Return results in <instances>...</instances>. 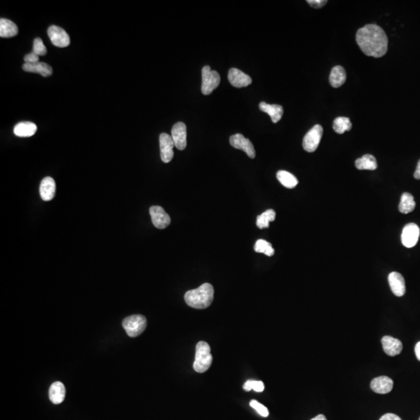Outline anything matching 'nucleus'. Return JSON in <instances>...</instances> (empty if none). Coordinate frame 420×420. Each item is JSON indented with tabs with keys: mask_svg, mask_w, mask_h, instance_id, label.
I'll return each instance as SVG.
<instances>
[{
	"mask_svg": "<svg viewBox=\"0 0 420 420\" xmlns=\"http://www.w3.org/2000/svg\"><path fill=\"white\" fill-rule=\"evenodd\" d=\"M356 40L362 52L367 56L381 58L388 51V37L377 24H367L359 29Z\"/></svg>",
	"mask_w": 420,
	"mask_h": 420,
	"instance_id": "nucleus-1",
	"label": "nucleus"
},
{
	"mask_svg": "<svg viewBox=\"0 0 420 420\" xmlns=\"http://www.w3.org/2000/svg\"><path fill=\"white\" fill-rule=\"evenodd\" d=\"M214 298V289L210 283H204L199 288L189 290L185 295V302L191 308L205 309L209 308Z\"/></svg>",
	"mask_w": 420,
	"mask_h": 420,
	"instance_id": "nucleus-2",
	"label": "nucleus"
},
{
	"mask_svg": "<svg viewBox=\"0 0 420 420\" xmlns=\"http://www.w3.org/2000/svg\"><path fill=\"white\" fill-rule=\"evenodd\" d=\"M212 362L211 349L207 342H201L196 345V358L193 368L197 373H204L210 369Z\"/></svg>",
	"mask_w": 420,
	"mask_h": 420,
	"instance_id": "nucleus-3",
	"label": "nucleus"
},
{
	"mask_svg": "<svg viewBox=\"0 0 420 420\" xmlns=\"http://www.w3.org/2000/svg\"><path fill=\"white\" fill-rule=\"evenodd\" d=\"M147 320L143 315H135L123 320L122 326L128 336L136 337L146 329Z\"/></svg>",
	"mask_w": 420,
	"mask_h": 420,
	"instance_id": "nucleus-4",
	"label": "nucleus"
},
{
	"mask_svg": "<svg viewBox=\"0 0 420 420\" xmlns=\"http://www.w3.org/2000/svg\"><path fill=\"white\" fill-rule=\"evenodd\" d=\"M202 93L204 95H209L217 88L220 83V76L216 71L211 70L209 66H206L202 70Z\"/></svg>",
	"mask_w": 420,
	"mask_h": 420,
	"instance_id": "nucleus-5",
	"label": "nucleus"
},
{
	"mask_svg": "<svg viewBox=\"0 0 420 420\" xmlns=\"http://www.w3.org/2000/svg\"><path fill=\"white\" fill-rule=\"evenodd\" d=\"M323 128L321 125H316L305 135L303 140V147L305 151L313 153L317 150L322 138Z\"/></svg>",
	"mask_w": 420,
	"mask_h": 420,
	"instance_id": "nucleus-6",
	"label": "nucleus"
},
{
	"mask_svg": "<svg viewBox=\"0 0 420 420\" xmlns=\"http://www.w3.org/2000/svg\"><path fill=\"white\" fill-rule=\"evenodd\" d=\"M48 37L55 46L59 48H65L70 45V36L66 30L58 26L52 25L48 30Z\"/></svg>",
	"mask_w": 420,
	"mask_h": 420,
	"instance_id": "nucleus-7",
	"label": "nucleus"
},
{
	"mask_svg": "<svg viewBox=\"0 0 420 420\" xmlns=\"http://www.w3.org/2000/svg\"><path fill=\"white\" fill-rule=\"evenodd\" d=\"M420 227L416 223H408L403 228L402 242L406 248H413L418 243L420 237Z\"/></svg>",
	"mask_w": 420,
	"mask_h": 420,
	"instance_id": "nucleus-8",
	"label": "nucleus"
},
{
	"mask_svg": "<svg viewBox=\"0 0 420 420\" xmlns=\"http://www.w3.org/2000/svg\"><path fill=\"white\" fill-rule=\"evenodd\" d=\"M171 137L178 150H185L187 146V128L185 123L178 122L173 126Z\"/></svg>",
	"mask_w": 420,
	"mask_h": 420,
	"instance_id": "nucleus-9",
	"label": "nucleus"
},
{
	"mask_svg": "<svg viewBox=\"0 0 420 420\" xmlns=\"http://www.w3.org/2000/svg\"><path fill=\"white\" fill-rule=\"evenodd\" d=\"M230 143L233 148L243 150L250 158L255 157V150L251 141L246 139L242 134H235L230 136Z\"/></svg>",
	"mask_w": 420,
	"mask_h": 420,
	"instance_id": "nucleus-10",
	"label": "nucleus"
},
{
	"mask_svg": "<svg viewBox=\"0 0 420 420\" xmlns=\"http://www.w3.org/2000/svg\"><path fill=\"white\" fill-rule=\"evenodd\" d=\"M150 214L153 224L158 229H165L171 223L170 215L161 207L154 206L150 207Z\"/></svg>",
	"mask_w": 420,
	"mask_h": 420,
	"instance_id": "nucleus-11",
	"label": "nucleus"
},
{
	"mask_svg": "<svg viewBox=\"0 0 420 420\" xmlns=\"http://www.w3.org/2000/svg\"><path fill=\"white\" fill-rule=\"evenodd\" d=\"M175 143L171 135L167 133H161L160 135V157L163 162L169 163L174 157L173 148Z\"/></svg>",
	"mask_w": 420,
	"mask_h": 420,
	"instance_id": "nucleus-12",
	"label": "nucleus"
},
{
	"mask_svg": "<svg viewBox=\"0 0 420 420\" xmlns=\"http://www.w3.org/2000/svg\"><path fill=\"white\" fill-rule=\"evenodd\" d=\"M228 80L232 86L237 88H245L252 83V80L249 76L236 68H232L229 70Z\"/></svg>",
	"mask_w": 420,
	"mask_h": 420,
	"instance_id": "nucleus-13",
	"label": "nucleus"
},
{
	"mask_svg": "<svg viewBox=\"0 0 420 420\" xmlns=\"http://www.w3.org/2000/svg\"><path fill=\"white\" fill-rule=\"evenodd\" d=\"M381 343H382L383 349L388 356H397L403 351V343L398 338L385 335L381 338Z\"/></svg>",
	"mask_w": 420,
	"mask_h": 420,
	"instance_id": "nucleus-14",
	"label": "nucleus"
},
{
	"mask_svg": "<svg viewBox=\"0 0 420 420\" xmlns=\"http://www.w3.org/2000/svg\"><path fill=\"white\" fill-rule=\"evenodd\" d=\"M388 283L392 293L397 297H403L406 294V282L403 275L392 272L388 276Z\"/></svg>",
	"mask_w": 420,
	"mask_h": 420,
	"instance_id": "nucleus-15",
	"label": "nucleus"
},
{
	"mask_svg": "<svg viewBox=\"0 0 420 420\" xmlns=\"http://www.w3.org/2000/svg\"><path fill=\"white\" fill-rule=\"evenodd\" d=\"M394 382L390 378L387 376H381L372 380L370 383V388L373 392L378 394H388L392 392Z\"/></svg>",
	"mask_w": 420,
	"mask_h": 420,
	"instance_id": "nucleus-16",
	"label": "nucleus"
},
{
	"mask_svg": "<svg viewBox=\"0 0 420 420\" xmlns=\"http://www.w3.org/2000/svg\"><path fill=\"white\" fill-rule=\"evenodd\" d=\"M56 185L51 177H46L41 181L40 185V195L44 201H51L55 197Z\"/></svg>",
	"mask_w": 420,
	"mask_h": 420,
	"instance_id": "nucleus-17",
	"label": "nucleus"
},
{
	"mask_svg": "<svg viewBox=\"0 0 420 420\" xmlns=\"http://www.w3.org/2000/svg\"><path fill=\"white\" fill-rule=\"evenodd\" d=\"M49 399L53 404L59 405L63 403L66 397V388L60 381H56L49 388Z\"/></svg>",
	"mask_w": 420,
	"mask_h": 420,
	"instance_id": "nucleus-18",
	"label": "nucleus"
},
{
	"mask_svg": "<svg viewBox=\"0 0 420 420\" xmlns=\"http://www.w3.org/2000/svg\"><path fill=\"white\" fill-rule=\"evenodd\" d=\"M259 109L263 112L267 113L270 116L271 119L273 123H277L280 121L283 117V107L281 105H269L265 102H261L259 104Z\"/></svg>",
	"mask_w": 420,
	"mask_h": 420,
	"instance_id": "nucleus-19",
	"label": "nucleus"
},
{
	"mask_svg": "<svg viewBox=\"0 0 420 420\" xmlns=\"http://www.w3.org/2000/svg\"><path fill=\"white\" fill-rule=\"evenodd\" d=\"M23 70L28 73H38L42 77H49L52 74V68L49 65L45 63H24L23 66Z\"/></svg>",
	"mask_w": 420,
	"mask_h": 420,
	"instance_id": "nucleus-20",
	"label": "nucleus"
},
{
	"mask_svg": "<svg viewBox=\"0 0 420 420\" xmlns=\"http://www.w3.org/2000/svg\"><path fill=\"white\" fill-rule=\"evenodd\" d=\"M37 125L30 121H22L15 125L13 132L19 137H30L37 132Z\"/></svg>",
	"mask_w": 420,
	"mask_h": 420,
	"instance_id": "nucleus-21",
	"label": "nucleus"
},
{
	"mask_svg": "<svg viewBox=\"0 0 420 420\" xmlns=\"http://www.w3.org/2000/svg\"><path fill=\"white\" fill-rule=\"evenodd\" d=\"M346 80V73L342 66H336L331 70L329 77V83L332 88H340Z\"/></svg>",
	"mask_w": 420,
	"mask_h": 420,
	"instance_id": "nucleus-22",
	"label": "nucleus"
},
{
	"mask_svg": "<svg viewBox=\"0 0 420 420\" xmlns=\"http://www.w3.org/2000/svg\"><path fill=\"white\" fill-rule=\"evenodd\" d=\"M17 26L11 20L1 18L0 20V37L1 38H13L17 35Z\"/></svg>",
	"mask_w": 420,
	"mask_h": 420,
	"instance_id": "nucleus-23",
	"label": "nucleus"
},
{
	"mask_svg": "<svg viewBox=\"0 0 420 420\" xmlns=\"http://www.w3.org/2000/svg\"><path fill=\"white\" fill-rule=\"evenodd\" d=\"M356 168L358 170H368L374 171L378 168V163L375 157L370 154L363 155L360 158L357 159L355 162Z\"/></svg>",
	"mask_w": 420,
	"mask_h": 420,
	"instance_id": "nucleus-24",
	"label": "nucleus"
},
{
	"mask_svg": "<svg viewBox=\"0 0 420 420\" xmlns=\"http://www.w3.org/2000/svg\"><path fill=\"white\" fill-rule=\"evenodd\" d=\"M416 208V202L413 195L410 193H403L401 197L399 210L402 213L407 214L413 212Z\"/></svg>",
	"mask_w": 420,
	"mask_h": 420,
	"instance_id": "nucleus-25",
	"label": "nucleus"
},
{
	"mask_svg": "<svg viewBox=\"0 0 420 420\" xmlns=\"http://www.w3.org/2000/svg\"><path fill=\"white\" fill-rule=\"evenodd\" d=\"M276 177L279 182L287 189H294L298 184V178L291 173L286 171H278Z\"/></svg>",
	"mask_w": 420,
	"mask_h": 420,
	"instance_id": "nucleus-26",
	"label": "nucleus"
},
{
	"mask_svg": "<svg viewBox=\"0 0 420 420\" xmlns=\"http://www.w3.org/2000/svg\"><path fill=\"white\" fill-rule=\"evenodd\" d=\"M352 123L350 119L346 117H338L333 122V129L336 133L343 134L344 132L350 131Z\"/></svg>",
	"mask_w": 420,
	"mask_h": 420,
	"instance_id": "nucleus-27",
	"label": "nucleus"
},
{
	"mask_svg": "<svg viewBox=\"0 0 420 420\" xmlns=\"http://www.w3.org/2000/svg\"><path fill=\"white\" fill-rule=\"evenodd\" d=\"M276 219V212L273 210H268L257 217V226L260 229L268 228L269 223Z\"/></svg>",
	"mask_w": 420,
	"mask_h": 420,
	"instance_id": "nucleus-28",
	"label": "nucleus"
},
{
	"mask_svg": "<svg viewBox=\"0 0 420 420\" xmlns=\"http://www.w3.org/2000/svg\"><path fill=\"white\" fill-rule=\"evenodd\" d=\"M254 248H255V251L256 252L263 253L267 256L271 257L274 255L275 250L273 249L272 244L266 240H262V239L257 240Z\"/></svg>",
	"mask_w": 420,
	"mask_h": 420,
	"instance_id": "nucleus-29",
	"label": "nucleus"
},
{
	"mask_svg": "<svg viewBox=\"0 0 420 420\" xmlns=\"http://www.w3.org/2000/svg\"><path fill=\"white\" fill-rule=\"evenodd\" d=\"M243 389L246 392L254 390L256 392H262L265 389V385H264V383L262 381L248 380L244 383Z\"/></svg>",
	"mask_w": 420,
	"mask_h": 420,
	"instance_id": "nucleus-30",
	"label": "nucleus"
},
{
	"mask_svg": "<svg viewBox=\"0 0 420 420\" xmlns=\"http://www.w3.org/2000/svg\"><path fill=\"white\" fill-rule=\"evenodd\" d=\"M33 52H34L36 55H38V56L46 55L47 48L41 38H37L34 39Z\"/></svg>",
	"mask_w": 420,
	"mask_h": 420,
	"instance_id": "nucleus-31",
	"label": "nucleus"
},
{
	"mask_svg": "<svg viewBox=\"0 0 420 420\" xmlns=\"http://www.w3.org/2000/svg\"><path fill=\"white\" fill-rule=\"evenodd\" d=\"M250 406L256 410L257 413L262 417H267L269 416V410L267 408L257 402L256 400H251L250 402Z\"/></svg>",
	"mask_w": 420,
	"mask_h": 420,
	"instance_id": "nucleus-32",
	"label": "nucleus"
},
{
	"mask_svg": "<svg viewBox=\"0 0 420 420\" xmlns=\"http://www.w3.org/2000/svg\"><path fill=\"white\" fill-rule=\"evenodd\" d=\"M307 2L315 9H320L325 5L328 1L327 0H308Z\"/></svg>",
	"mask_w": 420,
	"mask_h": 420,
	"instance_id": "nucleus-33",
	"label": "nucleus"
},
{
	"mask_svg": "<svg viewBox=\"0 0 420 420\" xmlns=\"http://www.w3.org/2000/svg\"><path fill=\"white\" fill-rule=\"evenodd\" d=\"M24 61H25V63H30V64L38 63L39 62V56L36 55L34 52H31V53L27 54L24 56Z\"/></svg>",
	"mask_w": 420,
	"mask_h": 420,
	"instance_id": "nucleus-34",
	"label": "nucleus"
},
{
	"mask_svg": "<svg viewBox=\"0 0 420 420\" xmlns=\"http://www.w3.org/2000/svg\"><path fill=\"white\" fill-rule=\"evenodd\" d=\"M379 420H402L399 416L395 415L393 413H387L385 415L381 417Z\"/></svg>",
	"mask_w": 420,
	"mask_h": 420,
	"instance_id": "nucleus-35",
	"label": "nucleus"
},
{
	"mask_svg": "<svg viewBox=\"0 0 420 420\" xmlns=\"http://www.w3.org/2000/svg\"><path fill=\"white\" fill-rule=\"evenodd\" d=\"M414 178L417 179V180H420V160H419L417 170H416L415 173H414Z\"/></svg>",
	"mask_w": 420,
	"mask_h": 420,
	"instance_id": "nucleus-36",
	"label": "nucleus"
},
{
	"mask_svg": "<svg viewBox=\"0 0 420 420\" xmlns=\"http://www.w3.org/2000/svg\"><path fill=\"white\" fill-rule=\"evenodd\" d=\"M415 353L417 359H418V360L420 361V342H419L416 345Z\"/></svg>",
	"mask_w": 420,
	"mask_h": 420,
	"instance_id": "nucleus-37",
	"label": "nucleus"
},
{
	"mask_svg": "<svg viewBox=\"0 0 420 420\" xmlns=\"http://www.w3.org/2000/svg\"><path fill=\"white\" fill-rule=\"evenodd\" d=\"M311 420H327V419H326V417L324 415L320 414V415L317 416V417H315V418Z\"/></svg>",
	"mask_w": 420,
	"mask_h": 420,
	"instance_id": "nucleus-38",
	"label": "nucleus"
},
{
	"mask_svg": "<svg viewBox=\"0 0 420 420\" xmlns=\"http://www.w3.org/2000/svg\"></svg>",
	"mask_w": 420,
	"mask_h": 420,
	"instance_id": "nucleus-39",
	"label": "nucleus"
}]
</instances>
